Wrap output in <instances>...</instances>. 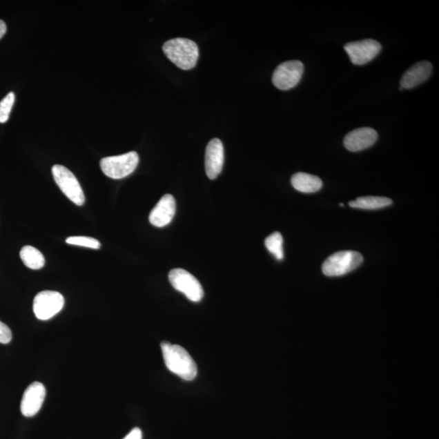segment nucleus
<instances>
[{
	"instance_id": "nucleus-1",
	"label": "nucleus",
	"mask_w": 439,
	"mask_h": 439,
	"mask_svg": "<svg viewBox=\"0 0 439 439\" xmlns=\"http://www.w3.org/2000/svg\"><path fill=\"white\" fill-rule=\"evenodd\" d=\"M164 363L169 371L185 381H192L197 376L198 369L195 360L182 347L163 342L161 344Z\"/></svg>"
},
{
	"instance_id": "nucleus-2",
	"label": "nucleus",
	"mask_w": 439,
	"mask_h": 439,
	"mask_svg": "<svg viewBox=\"0 0 439 439\" xmlns=\"http://www.w3.org/2000/svg\"><path fill=\"white\" fill-rule=\"evenodd\" d=\"M163 52L168 59L183 70H189L197 64L199 52L197 44L188 39L177 38L167 41Z\"/></svg>"
},
{
	"instance_id": "nucleus-3",
	"label": "nucleus",
	"mask_w": 439,
	"mask_h": 439,
	"mask_svg": "<svg viewBox=\"0 0 439 439\" xmlns=\"http://www.w3.org/2000/svg\"><path fill=\"white\" fill-rule=\"evenodd\" d=\"M364 262L362 255L355 251H341L333 253L322 265V272L327 277H340L355 271Z\"/></svg>"
},
{
	"instance_id": "nucleus-4",
	"label": "nucleus",
	"mask_w": 439,
	"mask_h": 439,
	"mask_svg": "<svg viewBox=\"0 0 439 439\" xmlns=\"http://www.w3.org/2000/svg\"><path fill=\"white\" fill-rule=\"evenodd\" d=\"M138 153L130 152L115 157H105L100 162V167L105 175L113 179H121L131 175L138 166Z\"/></svg>"
},
{
	"instance_id": "nucleus-5",
	"label": "nucleus",
	"mask_w": 439,
	"mask_h": 439,
	"mask_svg": "<svg viewBox=\"0 0 439 439\" xmlns=\"http://www.w3.org/2000/svg\"><path fill=\"white\" fill-rule=\"evenodd\" d=\"M52 175L57 184L68 199L77 206L85 203L84 191L77 177L66 167L56 164L52 168Z\"/></svg>"
},
{
	"instance_id": "nucleus-6",
	"label": "nucleus",
	"mask_w": 439,
	"mask_h": 439,
	"mask_svg": "<svg viewBox=\"0 0 439 439\" xmlns=\"http://www.w3.org/2000/svg\"><path fill=\"white\" fill-rule=\"evenodd\" d=\"M173 288L184 294L192 302H199L204 293L200 282L191 273L182 269H173L168 274Z\"/></svg>"
},
{
	"instance_id": "nucleus-7",
	"label": "nucleus",
	"mask_w": 439,
	"mask_h": 439,
	"mask_svg": "<svg viewBox=\"0 0 439 439\" xmlns=\"http://www.w3.org/2000/svg\"><path fill=\"white\" fill-rule=\"evenodd\" d=\"M65 305V299L61 293L52 291L39 292L34 300V313L36 318L47 321L61 312Z\"/></svg>"
},
{
	"instance_id": "nucleus-8",
	"label": "nucleus",
	"mask_w": 439,
	"mask_h": 439,
	"mask_svg": "<svg viewBox=\"0 0 439 439\" xmlns=\"http://www.w3.org/2000/svg\"><path fill=\"white\" fill-rule=\"evenodd\" d=\"M304 66L300 61H290L281 64L274 71L273 84L281 90L294 88L299 84L304 75Z\"/></svg>"
},
{
	"instance_id": "nucleus-9",
	"label": "nucleus",
	"mask_w": 439,
	"mask_h": 439,
	"mask_svg": "<svg viewBox=\"0 0 439 439\" xmlns=\"http://www.w3.org/2000/svg\"><path fill=\"white\" fill-rule=\"evenodd\" d=\"M345 51L355 66H363L373 61L381 52L382 45L376 40L364 39L345 45Z\"/></svg>"
},
{
	"instance_id": "nucleus-10",
	"label": "nucleus",
	"mask_w": 439,
	"mask_h": 439,
	"mask_svg": "<svg viewBox=\"0 0 439 439\" xmlns=\"http://www.w3.org/2000/svg\"><path fill=\"white\" fill-rule=\"evenodd\" d=\"M46 388L43 383L35 382L26 388L21 402V411L26 418L34 417L43 406Z\"/></svg>"
},
{
	"instance_id": "nucleus-11",
	"label": "nucleus",
	"mask_w": 439,
	"mask_h": 439,
	"mask_svg": "<svg viewBox=\"0 0 439 439\" xmlns=\"http://www.w3.org/2000/svg\"><path fill=\"white\" fill-rule=\"evenodd\" d=\"M225 153L222 141L214 139L209 142L205 153V171L210 179H216L222 171Z\"/></svg>"
},
{
	"instance_id": "nucleus-12",
	"label": "nucleus",
	"mask_w": 439,
	"mask_h": 439,
	"mask_svg": "<svg viewBox=\"0 0 439 439\" xmlns=\"http://www.w3.org/2000/svg\"><path fill=\"white\" fill-rule=\"evenodd\" d=\"M378 137L377 131L372 128H358L346 135L344 144L350 152H360L370 148L376 143Z\"/></svg>"
},
{
	"instance_id": "nucleus-13",
	"label": "nucleus",
	"mask_w": 439,
	"mask_h": 439,
	"mask_svg": "<svg viewBox=\"0 0 439 439\" xmlns=\"http://www.w3.org/2000/svg\"><path fill=\"white\" fill-rule=\"evenodd\" d=\"M176 212V201L171 195H164L150 212L149 221L153 226L164 227L172 222Z\"/></svg>"
},
{
	"instance_id": "nucleus-14",
	"label": "nucleus",
	"mask_w": 439,
	"mask_h": 439,
	"mask_svg": "<svg viewBox=\"0 0 439 439\" xmlns=\"http://www.w3.org/2000/svg\"><path fill=\"white\" fill-rule=\"evenodd\" d=\"M433 66L428 61H420L407 70L400 80V88L413 89L427 81L431 75Z\"/></svg>"
},
{
	"instance_id": "nucleus-15",
	"label": "nucleus",
	"mask_w": 439,
	"mask_h": 439,
	"mask_svg": "<svg viewBox=\"0 0 439 439\" xmlns=\"http://www.w3.org/2000/svg\"><path fill=\"white\" fill-rule=\"evenodd\" d=\"M291 184L302 193H315L322 189L321 178L306 173H297L291 177Z\"/></svg>"
},
{
	"instance_id": "nucleus-16",
	"label": "nucleus",
	"mask_w": 439,
	"mask_h": 439,
	"mask_svg": "<svg viewBox=\"0 0 439 439\" xmlns=\"http://www.w3.org/2000/svg\"><path fill=\"white\" fill-rule=\"evenodd\" d=\"M391 204L392 200L391 199L378 197V196H365V197L351 201L349 203L351 208L367 210L380 209Z\"/></svg>"
},
{
	"instance_id": "nucleus-17",
	"label": "nucleus",
	"mask_w": 439,
	"mask_h": 439,
	"mask_svg": "<svg viewBox=\"0 0 439 439\" xmlns=\"http://www.w3.org/2000/svg\"><path fill=\"white\" fill-rule=\"evenodd\" d=\"M22 262L26 267L38 271L42 269L45 264L44 256L38 249L32 246H25L20 253Z\"/></svg>"
},
{
	"instance_id": "nucleus-18",
	"label": "nucleus",
	"mask_w": 439,
	"mask_h": 439,
	"mask_svg": "<svg viewBox=\"0 0 439 439\" xmlns=\"http://www.w3.org/2000/svg\"><path fill=\"white\" fill-rule=\"evenodd\" d=\"M264 244L269 253L275 256L277 260H282L284 258L283 237L280 233L275 232L267 237L266 240H265Z\"/></svg>"
},
{
	"instance_id": "nucleus-19",
	"label": "nucleus",
	"mask_w": 439,
	"mask_h": 439,
	"mask_svg": "<svg viewBox=\"0 0 439 439\" xmlns=\"http://www.w3.org/2000/svg\"><path fill=\"white\" fill-rule=\"evenodd\" d=\"M68 244L79 246H85V248H88L91 249H99L101 248V244L97 240L94 239V237H85V236H72L68 237L66 239Z\"/></svg>"
},
{
	"instance_id": "nucleus-20",
	"label": "nucleus",
	"mask_w": 439,
	"mask_h": 439,
	"mask_svg": "<svg viewBox=\"0 0 439 439\" xmlns=\"http://www.w3.org/2000/svg\"><path fill=\"white\" fill-rule=\"evenodd\" d=\"M14 103L15 95L13 92L8 93L0 102V123L8 121Z\"/></svg>"
},
{
	"instance_id": "nucleus-21",
	"label": "nucleus",
	"mask_w": 439,
	"mask_h": 439,
	"mask_svg": "<svg viewBox=\"0 0 439 439\" xmlns=\"http://www.w3.org/2000/svg\"><path fill=\"white\" fill-rule=\"evenodd\" d=\"M12 338L11 329L7 324L0 322V344H7L11 342Z\"/></svg>"
},
{
	"instance_id": "nucleus-22",
	"label": "nucleus",
	"mask_w": 439,
	"mask_h": 439,
	"mask_svg": "<svg viewBox=\"0 0 439 439\" xmlns=\"http://www.w3.org/2000/svg\"><path fill=\"white\" fill-rule=\"evenodd\" d=\"M142 438H143V433H142L141 429L135 428L132 429L131 432L124 439H142Z\"/></svg>"
},
{
	"instance_id": "nucleus-23",
	"label": "nucleus",
	"mask_w": 439,
	"mask_h": 439,
	"mask_svg": "<svg viewBox=\"0 0 439 439\" xmlns=\"http://www.w3.org/2000/svg\"><path fill=\"white\" fill-rule=\"evenodd\" d=\"M7 32V26L6 23L2 20H0V39L3 38L4 35H6Z\"/></svg>"
}]
</instances>
